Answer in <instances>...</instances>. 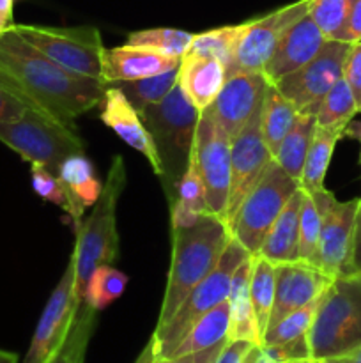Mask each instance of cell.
I'll list each match as a JSON object with an SVG mask.
<instances>
[{
	"instance_id": "6da1fadb",
	"label": "cell",
	"mask_w": 361,
	"mask_h": 363,
	"mask_svg": "<svg viewBox=\"0 0 361 363\" xmlns=\"http://www.w3.org/2000/svg\"><path fill=\"white\" fill-rule=\"evenodd\" d=\"M13 25L0 38V85L27 108L76 131V119L101 103L106 85L60 67Z\"/></svg>"
},
{
	"instance_id": "7a4b0ae2",
	"label": "cell",
	"mask_w": 361,
	"mask_h": 363,
	"mask_svg": "<svg viewBox=\"0 0 361 363\" xmlns=\"http://www.w3.org/2000/svg\"><path fill=\"white\" fill-rule=\"evenodd\" d=\"M230 240L232 233L225 220L211 213L202 215L195 225L173 227L172 261L158 325L168 321L190 291L216 268Z\"/></svg>"
},
{
	"instance_id": "3957f363",
	"label": "cell",
	"mask_w": 361,
	"mask_h": 363,
	"mask_svg": "<svg viewBox=\"0 0 361 363\" xmlns=\"http://www.w3.org/2000/svg\"><path fill=\"white\" fill-rule=\"evenodd\" d=\"M126 184V167L120 156H115L108 177L91 215L76 229V245L71 254L74 264V300L84 307L85 287L96 268L112 264L119 254L117 233V202Z\"/></svg>"
},
{
	"instance_id": "277c9868",
	"label": "cell",
	"mask_w": 361,
	"mask_h": 363,
	"mask_svg": "<svg viewBox=\"0 0 361 363\" xmlns=\"http://www.w3.org/2000/svg\"><path fill=\"white\" fill-rule=\"evenodd\" d=\"M161 162V183L168 202L177 195V183L190 167L195 131L200 112L186 99L179 84L161 101L140 112Z\"/></svg>"
},
{
	"instance_id": "5b68a950",
	"label": "cell",
	"mask_w": 361,
	"mask_h": 363,
	"mask_svg": "<svg viewBox=\"0 0 361 363\" xmlns=\"http://www.w3.org/2000/svg\"><path fill=\"white\" fill-rule=\"evenodd\" d=\"M308 344L315 360L349 357L361 347V273L338 277L326 289Z\"/></svg>"
},
{
	"instance_id": "8992f818",
	"label": "cell",
	"mask_w": 361,
	"mask_h": 363,
	"mask_svg": "<svg viewBox=\"0 0 361 363\" xmlns=\"http://www.w3.org/2000/svg\"><path fill=\"white\" fill-rule=\"evenodd\" d=\"M248 257H250L248 252L232 238L216 268L190 291V294L184 298L183 303L179 305V308L173 312L168 321L156 326L154 333L147 344L152 360L168 358V354L176 350L177 344L183 340V337L190 332L191 326L202 315H205L209 311L229 300L234 272Z\"/></svg>"
},
{
	"instance_id": "52a82bcc",
	"label": "cell",
	"mask_w": 361,
	"mask_h": 363,
	"mask_svg": "<svg viewBox=\"0 0 361 363\" xmlns=\"http://www.w3.org/2000/svg\"><path fill=\"white\" fill-rule=\"evenodd\" d=\"M0 142L30 165H42L57 176L64 160L85 152L74 130L27 108L18 119L0 123Z\"/></svg>"
},
{
	"instance_id": "ba28073f",
	"label": "cell",
	"mask_w": 361,
	"mask_h": 363,
	"mask_svg": "<svg viewBox=\"0 0 361 363\" xmlns=\"http://www.w3.org/2000/svg\"><path fill=\"white\" fill-rule=\"evenodd\" d=\"M297 188L299 181L292 179L273 160L257 184L241 202L236 218L230 225V233L250 257L258 255L269 229Z\"/></svg>"
},
{
	"instance_id": "9c48e42d",
	"label": "cell",
	"mask_w": 361,
	"mask_h": 363,
	"mask_svg": "<svg viewBox=\"0 0 361 363\" xmlns=\"http://www.w3.org/2000/svg\"><path fill=\"white\" fill-rule=\"evenodd\" d=\"M13 27L28 45L64 69L101 80V57L105 46L96 27H42L16 23Z\"/></svg>"
},
{
	"instance_id": "30bf717a",
	"label": "cell",
	"mask_w": 361,
	"mask_h": 363,
	"mask_svg": "<svg viewBox=\"0 0 361 363\" xmlns=\"http://www.w3.org/2000/svg\"><path fill=\"white\" fill-rule=\"evenodd\" d=\"M230 147L232 138L211 110L200 112L195 131L191 160L205 190L209 213L225 220L230 190Z\"/></svg>"
},
{
	"instance_id": "8fae6325",
	"label": "cell",
	"mask_w": 361,
	"mask_h": 363,
	"mask_svg": "<svg viewBox=\"0 0 361 363\" xmlns=\"http://www.w3.org/2000/svg\"><path fill=\"white\" fill-rule=\"evenodd\" d=\"M310 195L321 213L319 268L331 279L349 275L360 197L340 202L328 188Z\"/></svg>"
},
{
	"instance_id": "7c38bea8",
	"label": "cell",
	"mask_w": 361,
	"mask_h": 363,
	"mask_svg": "<svg viewBox=\"0 0 361 363\" xmlns=\"http://www.w3.org/2000/svg\"><path fill=\"white\" fill-rule=\"evenodd\" d=\"M353 43L326 41L321 52L294 73L287 74L276 85L285 98L294 103L299 113H317L324 96L343 77V64Z\"/></svg>"
},
{
	"instance_id": "4fadbf2b",
	"label": "cell",
	"mask_w": 361,
	"mask_h": 363,
	"mask_svg": "<svg viewBox=\"0 0 361 363\" xmlns=\"http://www.w3.org/2000/svg\"><path fill=\"white\" fill-rule=\"evenodd\" d=\"M80 305L74 300V264L67 262L62 279L50 294L23 363H53L67 342Z\"/></svg>"
},
{
	"instance_id": "5bb4252c",
	"label": "cell",
	"mask_w": 361,
	"mask_h": 363,
	"mask_svg": "<svg viewBox=\"0 0 361 363\" xmlns=\"http://www.w3.org/2000/svg\"><path fill=\"white\" fill-rule=\"evenodd\" d=\"M260 112L262 105L255 110L246 126L232 138V147H230V190L225 215V222L229 229L232 225L234 218H236L241 202L250 194L251 188L257 184V181L265 172L269 163L273 162V155L269 152L268 145L264 142V135H262Z\"/></svg>"
},
{
	"instance_id": "9a60e30c",
	"label": "cell",
	"mask_w": 361,
	"mask_h": 363,
	"mask_svg": "<svg viewBox=\"0 0 361 363\" xmlns=\"http://www.w3.org/2000/svg\"><path fill=\"white\" fill-rule=\"evenodd\" d=\"M310 6L311 0H297V2L265 14V16L246 21L236 53V62H234L230 74L241 73V71L262 73V67L269 60L283 32L297 20L306 16Z\"/></svg>"
},
{
	"instance_id": "2e32d148",
	"label": "cell",
	"mask_w": 361,
	"mask_h": 363,
	"mask_svg": "<svg viewBox=\"0 0 361 363\" xmlns=\"http://www.w3.org/2000/svg\"><path fill=\"white\" fill-rule=\"evenodd\" d=\"M333 280L335 279L303 261L275 264V301L269 326L276 325L290 312L321 298Z\"/></svg>"
},
{
	"instance_id": "e0dca14e",
	"label": "cell",
	"mask_w": 361,
	"mask_h": 363,
	"mask_svg": "<svg viewBox=\"0 0 361 363\" xmlns=\"http://www.w3.org/2000/svg\"><path fill=\"white\" fill-rule=\"evenodd\" d=\"M268 84L269 82L262 73L241 71L227 77L223 89L209 110L214 113L216 121L230 138L236 137L246 126L255 110L262 105Z\"/></svg>"
},
{
	"instance_id": "ac0fdd59",
	"label": "cell",
	"mask_w": 361,
	"mask_h": 363,
	"mask_svg": "<svg viewBox=\"0 0 361 363\" xmlns=\"http://www.w3.org/2000/svg\"><path fill=\"white\" fill-rule=\"evenodd\" d=\"M326 41L328 39L319 30L310 14H306L283 32L271 57L262 67V74L269 84H276L287 74L306 66L321 52Z\"/></svg>"
},
{
	"instance_id": "d6986e66",
	"label": "cell",
	"mask_w": 361,
	"mask_h": 363,
	"mask_svg": "<svg viewBox=\"0 0 361 363\" xmlns=\"http://www.w3.org/2000/svg\"><path fill=\"white\" fill-rule=\"evenodd\" d=\"M101 121L119 135L130 147L138 151L145 156L152 167V172L158 177H161V162L156 152L154 142H152L151 133L145 128L138 110L127 101L122 91H119L113 85H108L105 91V96L101 99Z\"/></svg>"
},
{
	"instance_id": "ffe728a7",
	"label": "cell",
	"mask_w": 361,
	"mask_h": 363,
	"mask_svg": "<svg viewBox=\"0 0 361 363\" xmlns=\"http://www.w3.org/2000/svg\"><path fill=\"white\" fill-rule=\"evenodd\" d=\"M179 62V57L163 55L138 46L122 45L105 48L101 57V80L106 87L117 82L142 80L173 69Z\"/></svg>"
},
{
	"instance_id": "44dd1931",
	"label": "cell",
	"mask_w": 361,
	"mask_h": 363,
	"mask_svg": "<svg viewBox=\"0 0 361 363\" xmlns=\"http://www.w3.org/2000/svg\"><path fill=\"white\" fill-rule=\"evenodd\" d=\"M227 82V67L212 57L186 52L177 67V84L188 101L204 112L218 98Z\"/></svg>"
},
{
	"instance_id": "7402d4cb",
	"label": "cell",
	"mask_w": 361,
	"mask_h": 363,
	"mask_svg": "<svg viewBox=\"0 0 361 363\" xmlns=\"http://www.w3.org/2000/svg\"><path fill=\"white\" fill-rule=\"evenodd\" d=\"M57 176H59L64 191H66V213L71 216L74 230H76L81 225L85 209L94 206L101 195L103 184L99 183L98 176H96L94 165L84 152L64 160Z\"/></svg>"
},
{
	"instance_id": "603a6c76",
	"label": "cell",
	"mask_w": 361,
	"mask_h": 363,
	"mask_svg": "<svg viewBox=\"0 0 361 363\" xmlns=\"http://www.w3.org/2000/svg\"><path fill=\"white\" fill-rule=\"evenodd\" d=\"M301 199H303V188L299 186L282 209L262 243L258 255L265 257L273 264L299 261Z\"/></svg>"
},
{
	"instance_id": "cb8c5ba5",
	"label": "cell",
	"mask_w": 361,
	"mask_h": 363,
	"mask_svg": "<svg viewBox=\"0 0 361 363\" xmlns=\"http://www.w3.org/2000/svg\"><path fill=\"white\" fill-rule=\"evenodd\" d=\"M250 272L251 257L244 259L234 272L229 293V340H248L260 346V333L255 321L253 307L250 300Z\"/></svg>"
},
{
	"instance_id": "d4e9b609",
	"label": "cell",
	"mask_w": 361,
	"mask_h": 363,
	"mask_svg": "<svg viewBox=\"0 0 361 363\" xmlns=\"http://www.w3.org/2000/svg\"><path fill=\"white\" fill-rule=\"evenodd\" d=\"M229 319L230 311L229 300H227L219 303L218 307L212 308V311H209L205 315H202L191 326L190 332L183 337V340L177 344L176 350L168 354V358L198 353V351L216 346V344L223 342V340H229L227 339V335H229Z\"/></svg>"
},
{
	"instance_id": "484cf974",
	"label": "cell",
	"mask_w": 361,
	"mask_h": 363,
	"mask_svg": "<svg viewBox=\"0 0 361 363\" xmlns=\"http://www.w3.org/2000/svg\"><path fill=\"white\" fill-rule=\"evenodd\" d=\"M297 108L289 98L278 91V87L273 84H268L264 94V103H262L260 112V128L264 135V142L268 145L269 152L275 158L280 144L292 128L294 121L297 117Z\"/></svg>"
},
{
	"instance_id": "4316f807",
	"label": "cell",
	"mask_w": 361,
	"mask_h": 363,
	"mask_svg": "<svg viewBox=\"0 0 361 363\" xmlns=\"http://www.w3.org/2000/svg\"><path fill=\"white\" fill-rule=\"evenodd\" d=\"M315 126H317V123H315L314 113H297L292 128L285 135L275 158H273L296 181L301 179L304 160H306L308 149L314 140Z\"/></svg>"
},
{
	"instance_id": "83f0119b",
	"label": "cell",
	"mask_w": 361,
	"mask_h": 363,
	"mask_svg": "<svg viewBox=\"0 0 361 363\" xmlns=\"http://www.w3.org/2000/svg\"><path fill=\"white\" fill-rule=\"evenodd\" d=\"M343 135L340 131L328 130V128L315 126L314 140L308 149L306 160H304L303 172H301L299 186L308 194L322 190L324 186L326 174H328L329 163H331L333 151L336 147V142Z\"/></svg>"
},
{
	"instance_id": "f1b7e54d",
	"label": "cell",
	"mask_w": 361,
	"mask_h": 363,
	"mask_svg": "<svg viewBox=\"0 0 361 363\" xmlns=\"http://www.w3.org/2000/svg\"><path fill=\"white\" fill-rule=\"evenodd\" d=\"M243 32L244 23H239L212 28V30L202 32V34H193L188 52L212 57V59L219 60L227 67V77H229L234 67V62H236V53L237 48H239Z\"/></svg>"
},
{
	"instance_id": "f546056e",
	"label": "cell",
	"mask_w": 361,
	"mask_h": 363,
	"mask_svg": "<svg viewBox=\"0 0 361 363\" xmlns=\"http://www.w3.org/2000/svg\"><path fill=\"white\" fill-rule=\"evenodd\" d=\"M250 300L262 340V335H264L269 326L273 301H275V264L269 262L265 257H262V255L251 257Z\"/></svg>"
},
{
	"instance_id": "4dcf8cb0",
	"label": "cell",
	"mask_w": 361,
	"mask_h": 363,
	"mask_svg": "<svg viewBox=\"0 0 361 363\" xmlns=\"http://www.w3.org/2000/svg\"><path fill=\"white\" fill-rule=\"evenodd\" d=\"M356 113V99H354L349 84L342 77L322 99L321 106L315 113V123H317V126L340 131L343 135V131Z\"/></svg>"
},
{
	"instance_id": "1f68e13d",
	"label": "cell",
	"mask_w": 361,
	"mask_h": 363,
	"mask_svg": "<svg viewBox=\"0 0 361 363\" xmlns=\"http://www.w3.org/2000/svg\"><path fill=\"white\" fill-rule=\"evenodd\" d=\"M127 277L112 264H103L94 269L85 287L84 307L92 312H99L120 298L126 291Z\"/></svg>"
},
{
	"instance_id": "d6a6232c",
	"label": "cell",
	"mask_w": 361,
	"mask_h": 363,
	"mask_svg": "<svg viewBox=\"0 0 361 363\" xmlns=\"http://www.w3.org/2000/svg\"><path fill=\"white\" fill-rule=\"evenodd\" d=\"M179 67V66H177ZM177 67L165 71V73L154 74V77L142 78V80H131V82H117L113 87L122 91L127 101L140 112L147 105L161 101L166 98L170 91L177 85Z\"/></svg>"
},
{
	"instance_id": "836d02e7",
	"label": "cell",
	"mask_w": 361,
	"mask_h": 363,
	"mask_svg": "<svg viewBox=\"0 0 361 363\" xmlns=\"http://www.w3.org/2000/svg\"><path fill=\"white\" fill-rule=\"evenodd\" d=\"M349 9L350 0H311L308 14L326 39L350 43L349 28H347Z\"/></svg>"
},
{
	"instance_id": "e575fe53",
	"label": "cell",
	"mask_w": 361,
	"mask_h": 363,
	"mask_svg": "<svg viewBox=\"0 0 361 363\" xmlns=\"http://www.w3.org/2000/svg\"><path fill=\"white\" fill-rule=\"evenodd\" d=\"M191 39L193 34L179 28H147V30L131 32L126 39V45L180 59L190 50Z\"/></svg>"
},
{
	"instance_id": "d590c367",
	"label": "cell",
	"mask_w": 361,
	"mask_h": 363,
	"mask_svg": "<svg viewBox=\"0 0 361 363\" xmlns=\"http://www.w3.org/2000/svg\"><path fill=\"white\" fill-rule=\"evenodd\" d=\"M321 298H317V300L311 301V303L304 305V307L297 308V311L290 312L285 318L280 319L276 325L269 326V328L265 330L264 335H262L260 347L280 346V344H285L290 342V340L306 337L311 325H314V319L315 314H317V307L319 303H321Z\"/></svg>"
},
{
	"instance_id": "8d00e7d4",
	"label": "cell",
	"mask_w": 361,
	"mask_h": 363,
	"mask_svg": "<svg viewBox=\"0 0 361 363\" xmlns=\"http://www.w3.org/2000/svg\"><path fill=\"white\" fill-rule=\"evenodd\" d=\"M319 238H321V213L311 195L303 190L299 211V261L315 268H319Z\"/></svg>"
},
{
	"instance_id": "74e56055",
	"label": "cell",
	"mask_w": 361,
	"mask_h": 363,
	"mask_svg": "<svg viewBox=\"0 0 361 363\" xmlns=\"http://www.w3.org/2000/svg\"><path fill=\"white\" fill-rule=\"evenodd\" d=\"M176 199H179L184 206L191 209V211L198 213V215H205L209 213L207 201H205V190L204 184H202L200 176L195 170L193 163L190 162V167L186 169V172L183 174L180 181L177 183V195ZM173 199V201H176Z\"/></svg>"
},
{
	"instance_id": "f35d334b",
	"label": "cell",
	"mask_w": 361,
	"mask_h": 363,
	"mask_svg": "<svg viewBox=\"0 0 361 363\" xmlns=\"http://www.w3.org/2000/svg\"><path fill=\"white\" fill-rule=\"evenodd\" d=\"M30 177H32V188L35 194L46 202L59 206L64 211L67 209V197L64 191L62 183H60L59 176L50 172L42 165H30Z\"/></svg>"
},
{
	"instance_id": "ab89813d",
	"label": "cell",
	"mask_w": 361,
	"mask_h": 363,
	"mask_svg": "<svg viewBox=\"0 0 361 363\" xmlns=\"http://www.w3.org/2000/svg\"><path fill=\"white\" fill-rule=\"evenodd\" d=\"M262 354L258 344L248 340H227L216 363H255Z\"/></svg>"
},
{
	"instance_id": "60d3db41",
	"label": "cell",
	"mask_w": 361,
	"mask_h": 363,
	"mask_svg": "<svg viewBox=\"0 0 361 363\" xmlns=\"http://www.w3.org/2000/svg\"><path fill=\"white\" fill-rule=\"evenodd\" d=\"M262 353L268 354L271 360L276 363L303 360V358H311L310 344H308V335L301 339L290 340V342L280 344V346H268L262 347Z\"/></svg>"
},
{
	"instance_id": "b9f144b4",
	"label": "cell",
	"mask_w": 361,
	"mask_h": 363,
	"mask_svg": "<svg viewBox=\"0 0 361 363\" xmlns=\"http://www.w3.org/2000/svg\"><path fill=\"white\" fill-rule=\"evenodd\" d=\"M343 78L353 91L357 112H361V41L350 45L345 64H343Z\"/></svg>"
},
{
	"instance_id": "7bdbcfd3",
	"label": "cell",
	"mask_w": 361,
	"mask_h": 363,
	"mask_svg": "<svg viewBox=\"0 0 361 363\" xmlns=\"http://www.w3.org/2000/svg\"><path fill=\"white\" fill-rule=\"evenodd\" d=\"M225 344L227 340H223V342L216 344V346L212 347H207V350L204 351H198V353L184 354V357H176V358H165V360H152L151 353H149V350L145 347L144 353L140 354V358H138L137 363H216L219 353H222V350L225 347Z\"/></svg>"
},
{
	"instance_id": "ee69618b",
	"label": "cell",
	"mask_w": 361,
	"mask_h": 363,
	"mask_svg": "<svg viewBox=\"0 0 361 363\" xmlns=\"http://www.w3.org/2000/svg\"><path fill=\"white\" fill-rule=\"evenodd\" d=\"M27 110V106L0 85V123L14 121Z\"/></svg>"
},
{
	"instance_id": "f6af8a7d",
	"label": "cell",
	"mask_w": 361,
	"mask_h": 363,
	"mask_svg": "<svg viewBox=\"0 0 361 363\" xmlns=\"http://www.w3.org/2000/svg\"><path fill=\"white\" fill-rule=\"evenodd\" d=\"M350 273H361V197L360 208L356 215V227H354V241H353V254H350L349 262V275Z\"/></svg>"
},
{
	"instance_id": "bcb514c9",
	"label": "cell",
	"mask_w": 361,
	"mask_h": 363,
	"mask_svg": "<svg viewBox=\"0 0 361 363\" xmlns=\"http://www.w3.org/2000/svg\"><path fill=\"white\" fill-rule=\"evenodd\" d=\"M347 28H349L350 43L361 41V0H350Z\"/></svg>"
},
{
	"instance_id": "7dc6e473",
	"label": "cell",
	"mask_w": 361,
	"mask_h": 363,
	"mask_svg": "<svg viewBox=\"0 0 361 363\" xmlns=\"http://www.w3.org/2000/svg\"><path fill=\"white\" fill-rule=\"evenodd\" d=\"M13 6L14 0H0V16L13 20Z\"/></svg>"
},
{
	"instance_id": "c3c4849f",
	"label": "cell",
	"mask_w": 361,
	"mask_h": 363,
	"mask_svg": "<svg viewBox=\"0 0 361 363\" xmlns=\"http://www.w3.org/2000/svg\"><path fill=\"white\" fill-rule=\"evenodd\" d=\"M343 135H349V137L357 138V140L361 142V123H353V121H350V124L345 128Z\"/></svg>"
},
{
	"instance_id": "681fc988",
	"label": "cell",
	"mask_w": 361,
	"mask_h": 363,
	"mask_svg": "<svg viewBox=\"0 0 361 363\" xmlns=\"http://www.w3.org/2000/svg\"><path fill=\"white\" fill-rule=\"evenodd\" d=\"M0 363H18V354L0 350Z\"/></svg>"
},
{
	"instance_id": "f907efd6",
	"label": "cell",
	"mask_w": 361,
	"mask_h": 363,
	"mask_svg": "<svg viewBox=\"0 0 361 363\" xmlns=\"http://www.w3.org/2000/svg\"><path fill=\"white\" fill-rule=\"evenodd\" d=\"M11 25H13V20H7V18L0 16V38H2L4 32H6Z\"/></svg>"
},
{
	"instance_id": "816d5d0a",
	"label": "cell",
	"mask_w": 361,
	"mask_h": 363,
	"mask_svg": "<svg viewBox=\"0 0 361 363\" xmlns=\"http://www.w3.org/2000/svg\"><path fill=\"white\" fill-rule=\"evenodd\" d=\"M350 363H361V347H357L353 354H349Z\"/></svg>"
},
{
	"instance_id": "f5cc1de1",
	"label": "cell",
	"mask_w": 361,
	"mask_h": 363,
	"mask_svg": "<svg viewBox=\"0 0 361 363\" xmlns=\"http://www.w3.org/2000/svg\"><path fill=\"white\" fill-rule=\"evenodd\" d=\"M282 363H322V360H315V358H303V360H292V362H282Z\"/></svg>"
},
{
	"instance_id": "db71d44e",
	"label": "cell",
	"mask_w": 361,
	"mask_h": 363,
	"mask_svg": "<svg viewBox=\"0 0 361 363\" xmlns=\"http://www.w3.org/2000/svg\"><path fill=\"white\" fill-rule=\"evenodd\" d=\"M322 363H350L349 357H343V358H331V360H322Z\"/></svg>"
},
{
	"instance_id": "11a10c76",
	"label": "cell",
	"mask_w": 361,
	"mask_h": 363,
	"mask_svg": "<svg viewBox=\"0 0 361 363\" xmlns=\"http://www.w3.org/2000/svg\"><path fill=\"white\" fill-rule=\"evenodd\" d=\"M255 363H276V362H275V360H271V358H269L268 354H264V353H262L260 357H258V360L255 362Z\"/></svg>"
},
{
	"instance_id": "9f6ffc18",
	"label": "cell",
	"mask_w": 361,
	"mask_h": 363,
	"mask_svg": "<svg viewBox=\"0 0 361 363\" xmlns=\"http://www.w3.org/2000/svg\"><path fill=\"white\" fill-rule=\"evenodd\" d=\"M53 363H55V362H53Z\"/></svg>"
}]
</instances>
